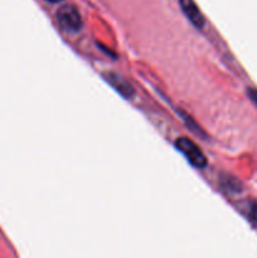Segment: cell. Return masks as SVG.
<instances>
[{"label": "cell", "instance_id": "cell-1", "mask_svg": "<svg viewBox=\"0 0 257 258\" xmlns=\"http://www.w3.org/2000/svg\"><path fill=\"white\" fill-rule=\"evenodd\" d=\"M175 146L188 159V161L193 166H196V168H204L207 165L206 155L199 149V146L191 140L186 138H179L176 139Z\"/></svg>", "mask_w": 257, "mask_h": 258}, {"label": "cell", "instance_id": "cell-2", "mask_svg": "<svg viewBox=\"0 0 257 258\" xmlns=\"http://www.w3.org/2000/svg\"><path fill=\"white\" fill-rule=\"evenodd\" d=\"M57 20L60 28L68 33H77L82 27V19L73 5H63L57 12Z\"/></svg>", "mask_w": 257, "mask_h": 258}, {"label": "cell", "instance_id": "cell-3", "mask_svg": "<svg viewBox=\"0 0 257 258\" xmlns=\"http://www.w3.org/2000/svg\"><path fill=\"white\" fill-rule=\"evenodd\" d=\"M105 78L117 92H120V95L123 96V97L131 98L135 95L134 88L131 87L130 83L126 82L121 76L115 75V73H108V75H105Z\"/></svg>", "mask_w": 257, "mask_h": 258}, {"label": "cell", "instance_id": "cell-4", "mask_svg": "<svg viewBox=\"0 0 257 258\" xmlns=\"http://www.w3.org/2000/svg\"><path fill=\"white\" fill-rule=\"evenodd\" d=\"M181 9H183L184 14L186 15L189 20L193 23L196 27L202 28L204 24V17L201 13V10L198 9L196 4H194L193 0H180Z\"/></svg>", "mask_w": 257, "mask_h": 258}, {"label": "cell", "instance_id": "cell-5", "mask_svg": "<svg viewBox=\"0 0 257 258\" xmlns=\"http://www.w3.org/2000/svg\"><path fill=\"white\" fill-rule=\"evenodd\" d=\"M223 184H226L224 188L228 189V191H233V193H238V191H241V188H242L241 184H239V181L237 180V179L232 178V176H228L226 180H223Z\"/></svg>", "mask_w": 257, "mask_h": 258}, {"label": "cell", "instance_id": "cell-6", "mask_svg": "<svg viewBox=\"0 0 257 258\" xmlns=\"http://www.w3.org/2000/svg\"><path fill=\"white\" fill-rule=\"evenodd\" d=\"M248 218L257 224V201H253L248 206Z\"/></svg>", "mask_w": 257, "mask_h": 258}, {"label": "cell", "instance_id": "cell-7", "mask_svg": "<svg viewBox=\"0 0 257 258\" xmlns=\"http://www.w3.org/2000/svg\"><path fill=\"white\" fill-rule=\"evenodd\" d=\"M248 95H249V97H251V100L253 101L254 105L257 106V90H254V88H251V90L248 91Z\"/></svg>", "mask_w": 257, "mask_h": 258}, {"label": "cell", "instance_id": "cell-8", "mask_svg": "<svg viewBox=\"0 0 257 258\" xmlns=\"http://www.w3.org/2000/svg\"><path fill=\"white\" fill-rule=\"evenodd\" d=\"M47 2H49V3H59V2H62V0H47Z\"/></svg>", "mask_w": 257, "mask_h": 258}]
</instances>
